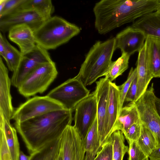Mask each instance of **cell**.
<instances>
[{
  "instance_id": "cell-1",
  "label": "cell",
  "mask_w": 160,
  "mask_h": 160,
  "mask_svg": "<svg viewBox=\"0 0 160 160\" xmlns=\"http://www.w3.org/2000/svg\"><path fill=\"white\" fill-rule=\"evenodd\" d=\"M160 7V0H101L93 8L95 28L99 33L105 34Z\"/></svg>"
},
{
  "instance_id": "cell-2",
  "label": "cell",
  "mask_w": 160,
  "mask_h": 160,
  "mask_svg": "<svg viewBox=\"0 0 160 160\" xmlns=\"http://www.w3.org/2000/svg\"><path fill=\"white\" fill-rule=\"evenodd\" d=\"M72 119V112L63 109L15 122V126L31 155L60 138Z\"/></svg>"
},
{
  "instance_id": "cell-3",
  "label": "cell",
  "mask_w": 160,
  "mask_h": 160,
  "mask_svg": "<svg viewBox=\"0 0 160 160\" xmlns=\"http://www.w3.org/2000/svg\"><path fill=\"white\" fill-rule=\"evenodd\" d=\"M116 49L115 37L96 42L86 55L76 78L86 87L104 76L112 61Z\"/></svg>"
},
{
  "instance_id": "cell-4",
  "label": "cell",
  "mask_w": 160,
  "mask_h": 160,
  "mask_svg": "<svg viewBox=\"0 0 160 160\" xmlns=\"http://www.w3.org/2000/svg\"><path fill=\"white\" fill-rule=\"evenodd\" d=\"M81 30L76 25L56 16L45 20L34 34L37 44L48 50L67 42Z\"/></svg>"
},
{
  "instance_id": "cell-5",
  "label": "cell",
  "mask_w": 160,
  "mask_h": 160,
  "mask_svg": "<svg viewBox=\"0 0 160 160\" xmlns=\"http://www.w3.org/2000/svg\"><path fill=\"white\" fill-rule=\"evenodd\" d=\"M58 74L55 64L52 61L42 64L34 69L24 79L18 88L25 97L45 92Z\"/></svg>"
},
{
  "instance_id": "cell-6",
  "label": "cell",
  "mask_w": 160,
  "mask_h": 160,
  "mask_svg": "<svg viewBox=\"0 0 160 160\" xmlns=\"http://www.w3.org/2000/svg\"><path fill=\"white\" fill-rule=\"evenodd\" d=\"M89 94L90 90L74 77L52 90L47 96L72 112L78 104Z\"/></svg>"
},
{
  "instance_id": "cell-7",
  "label": "cell",
  "mask_w": 160,
  "mask_h": 160,
  "mask_svg": "<svg viewBox=\"0 0 160 160\" xmlns=\"http://www.w3.org/2000/svg\"><path fill=\"white\" fill-rule=\"evenodd\" d=\"M156 95L153 84L148 88L135 103L142 124L154 135L157 148L160 147V117L156 110L155 103Z\"/></svg>"
},
{
  "instance_id": "cell-8",
  "label": "cell",
  "mask_w": 160,
  "mask_h": 160,
  "mask_svg": "<svg viewBox=\"0 0 160 160\" xmlns=\"http://www.w3.org/2000/svg\"><path fill=\"white\" fill-rule=\"evenodd\" d=\"M64 109L48 96H35L28 99L14 111L11 119L21 122L52 111Z\"/></svg>"
},
{
  "instance_id": "cell-9",
  "label": "cell",
  "mask_w": 160,
  "mask_h": 160,
  "mask_svg": "<svg viewBox=\"0 0 160 160\" xmlns=\"http://www.w3.org/2000/svg\"><path fill=\"white\" fill-rule=\"evenodd\" d=\"M52 61L48 50L37 44L32 51L22 56L17 68L13 72L12 84L18 88L26 77L35 68Z\"/></svg>"
},
{
  "instance_id": "cell-10",
  "label": "cell",
  "mask_w": 160,
  "mask_h": 160,
  "mask_svg": "<svg viewBox=\"0 0 160 160\" xmlns=\"http://www.w3.org/2000/svg\"><path fill=\"white\" fill-rule=\"evenodd\" d=\"M75 110L74 126L83 141L97 117V102L95 91L79 102Z\"/></svg>"
},
{
  "instance_id": "cell-11",
  "label": "cell",
  "mask_w": 160,
  "mask_h": 160,
  "mask_svg": "<svg viewBox=\"0 0 160 160\" xmlns=\"http://www.w3.org/2000/svg\"><path fill=\"white\" fill-rule=\"evenodd\" d=\"M45 21L42 17L34 10L18 8L11 13L0 18V32L5 33L12 27L22 24L28 26L34 31Z\"/></svg>"
},
{
  "instance_id": "cell-12",
  "label": "cell",
  "mask_w": 160,
  "mask_h": 160,
  "mask_svg": "<svg viewBox=\"0 0 160 160\" xmlns=\"http://www.w3.org/2000/svg\"><path fill=\"white\" fill-rule=\"evenodd\" d=\"M60 149L63 160H84L83 141L74 126H68L63 131L61 137Z\"/></svg>"
},
{
  "instance_id": "cell-13",
  "label": "cell",
  "mask_w": 160,
  "mask_h": 160,
  "mask_svg": "<svg viewBox=\"0 0 160 160\" xmlns=\"http://www.w3.org/2000/svg\"><path fill=\"white\" fill-rule=\"evenodd\" d=\"M110 81L104 78L96 82L95 90L97 102L98 131L101 147L106 142L105 124L109 99Z\"/></svg>"
},
{
  "instance_id": "cell-14",
  "label": "cell",
  "mask_w": 160,
  "mask_h": 160,
  "mask_svg": "<svg viewBox=\"0 0 160 160\" xmlns=\"http://www.w3.org/2000/svg\"><path fill=\"white\" fill-rule=\"evenodd\" d=\"M147 37L142 31L132 27H128L119 32L115 37L116 49L122 53L130 56L139 52L144 46Z\"/></svg>"
},
{
  "instance_id": "cell-15",
  "label": "cell",
  "mask_w": 160,
  "mask_h": 160,
  "mask_svg": "<svg viewBox=\"0 0 160 160\" xmlns=\"http://www.w3.org/2000/svg\"><path fill=\"white\" fill-rule=\"evenodd\" d=\"M11 80L8 71L1 56L0 58V115L10 121L14 112L10 88Z\"/></svg>"
},
{
  "instance_id": "cell-16",
  "label": "cell",
  "mask_w": 160,
  "mask_h": 160,
  "mask_svg": "<svg viewBox=\"0 0 160 160\" xmlns=\"http://www.w3.org/2000/svg\"><path fill=\"white\" fill-rule=\"evenodd\" d=\"M8 32L9 39L18 45L22 56L32 51L37 44L33 31L26 24L14 26Z\"/></svg>"
},
{
  "instance_id": "cell-17",
  "label": "cell",
  "mask_w": 160,
  "mask_h": 160,
  "mask_svg": "<svg viewBox=\"0 0 160 160\" xmlns=\"http://www.w3.org/2000/svg\"><path fill=\"white\" fill-rule=\"evenodd\" d=\"M137 90L134 102L138 100L148 88V85L153 77L150 71L148 58L147 46H144L138 52L137 61Z\"/></svg>"
},
{
  "instance_id": "cell-18",
  "label": "cell",
  "mask_w": 160,
  "mask_h": 160,
  "mask_svg": "<svg viewBox=\"0 0 160 160\" xmlns=\"http://www.w3.org/2000/svg\"><path fill=\"white\" fill-rule=\"evenodd\" d=\"M119 88L115 83L110 82L108 101L105 124L106 142L112 133L119 114Z\"/></svg>"
},
{
  "instance_id": "cell-19",
  "label": "cell",
  "mask_w": 160,
  "mask_h": 160,
  "mask_svg": "<svg viewBox=\"0 0 160 160\" xmlns=\"http://www.w3.org/2000/svg\"><path fill=\"white\" fill-rule=\"evenodd\" d=\"M131 26L142 31L147 37L160 39V13L158 10L138 18Z\"/></svg>"
},
{
  "instance_id": "cell-20",
  "label": "cell",
  "mask_w": 160,
  "mask_h": 160,
  "mask_svg": "<svg viewBox=\"0 0 160 160\" xmlns=\"http://www.w3.org/2000/svg\"><path fill=\"white\" fill-rule=\"evenodd\" d=\"M139 119V113L135 102H130L123 107L120 111L113 132L119 130L123 133L130 126Z\"/></svg>"
},
{
  "instance_id": "cell-21",
  "label": "cell",
  "mask_w": 160,
  "mask_h": 160,
  "mask_svg": "<svg viewBox=\"0 0 160 160\" xmlns=\"http://www.w3.org/2000/svg\"><path fill=\"white\" fill-rule=\"evenodd\" d=\"M149 67L153 78H160V39L147 37L145 41Z\"/></svg>"
},
{
  "instance_id": "cell-22",
  "label": "cell",
  "mask_w": 160,
  "mask_h": 160,
  "mask_svg": "<svg viewBox=\"0 0 160 160\" xmlns=\"http://www.w3.org/2000/svg\"><path fill=\"white\" fill-rule=\"evenodd\" d=\"M0 116V129L4 134L12 160H19L20 151L16 129L10 124V121Z\"/></svg>"
},
{
  "instance_id": "cell-23",
  "label": "cell",
  "mask_w": 160,
  "mask_h": 160,
  "mask_svg": "<svg viewBox=\"0 0 160 160\" xmlns=\"http://www.w3.org/2000/svg\"><path fill=\"white\" fill-rule=\"evenodd\" d=\"M85 151L84 160H93L101 148L98 131L97 117L83 140Z\"/></svg>"
},
{
  "instance_id": "cell-24",
  "label": "cell",
  "mask_w": 160,
  "mask_h": 160,
  "mask_svg": "<svg viewBox=\"0 0 160 160\" xmlns=\"http://www.w3.org/2000/svg\"><path fill=\"white\" fill-rule=\"evenodd\" d=\"M34 10L45 20L52 17L54 8L51 0H25L18 8Z\"/></svg>"
},
{
  "instance_id": "cell-25",
  "label": "cell",
  "mask_w": 160,
  "mask_h": 160,
  "mask_svg": "<svg viewBox=\"0 0 160 160\" xmlns=\"http://www.w3.org/2000/svg\"><path fill=\"white\" fill-rule=\"evenodd\" d=\"M61 137L30 155L29 160H55L60 149Z\"/></svg>"
},
{
  "instance_id": "cell-26",
  "label": "cell",
  "mask_w": 160,
  "mask_h": 160,
  "mask_svg": "<svg viewBox=\"0 0 160 160\" xmlns=\"http://www.w3.org/2000/svg\"><path fill=\"white\" fill-rule=\"evenodd\" d=\"M130 56L125 53H122L121 56L114 61H112L105 74V78L111 82L122 74L128 68Z\"/></svg>"
},
{
  "instance_id": "cell-27",
  "label": "cell",
  "mask_w": 160,
  "mask_h": 160,
  "mask_svg": "<svg viewBox=\"0 0 160 160\" xmlns=\"http://www.w3.org/2000/svg\"><path fill=\"white\" fill-rule=\"evenodd\" d=\"M125 137L121 130L115 131L111 134L109 139L111 141L113 148V159L123 160L124 156L129 150V147L125 144Z\"/></svg>"
},
{
  "instance_id": "cell-28",
  "label": "cell",
  "mask_w": 160,
  "mask_h": 160,
  "mask_svg": "<svg viewBox=\"0 0 160 160\" xmlns=\"http://www.w3.org/2000/svg\"><path fill=\"white\" fill-rule=\"evenodd\" d=\"M137 142L140 149L148 157L157 148L156 141L154 135L142 123L141 135Z\"/></svg>"
},
{
  "instance_id": "cell-29",
  "label": "cell",
  "mask_w": 160,
  "mask_h": 160,
  "mask_svg": "<svg viewBox=\"0 0 160 160\" xmlns=\"http://www.w3.org/2000/svg\"><path fill=\"white\" fill-rule=\"evenodd\" d=\"M22 56L20 51L11 45L7 40L5 60L9 70L14 72L17 68Z\"/></svg>"
},
{
  "instance_id": "cell-30",
  "label": "cell",
  "mask_w": 160,
  "mask_h": 160,
  "mask_svg": "<svg viewBox=\"0 0 160 160\" xmlns=\"http://www.w3.org/2000/svg\"><path fill=\"white\" fill-rule=\"evenodd\" d=\"M136 68H131L126 81L122 85L119 86V113L123 107L124 100L130 86L137 76Z\"/></svg>"
},
{
  "instance_id": "cell-31",
  "label": "cell",
  "mask_w": 160,
  "mask_h": 160,
  "mask_svg": "<svg viewBox=\"0 0 160 160\" xmlns=\"http://www.w3.org/2000/svg\"><path fill=\"white\" fill-rule=\"evenodd\" d=\"M129 144L128 160H149V157L139 148L137 141H130Z\"/></svg>"
},
{
  "instance_id": "cell-32",
  "label": "cell",
  "mask_w": 160,
  "mask_h": 160,
  "mask_svg": "<svg viewBox=\"0 0 160 160\" xmlns=\"http://www.w3.org/2000/svg\"><path fill=\"white\" fill-rule=\"evenodd\" d=\"M142 124V122L140 118L123 133L128 142L130 141H138L141 133Z\"/></svg>"
},
{
  "instance_id": "cell-33",
  "label": "cell",
  "mask_w": 160,
  "mask_h": 160,
  "mask_svg": "<svg viewBox=\"0 0 160 160\" xmlns=\"http://www.w3.org/2000/svg\"><path fill=\"white\" fill-rule=\"evenodd\" d=\"M112 144L109 139L102 146L93 160H112Z\"/></svg>"
},
{
  "instance_id": "cell-34",
  "label": "cell",
  "mask_w": 160,
  "mask_h": 160,
  "mask_svg": "<svg viewBox=\"0 0 160 160\" xmlns=\"http://www.w3.org/2000/svg\"><path fill=\"white\" fill-rule=\"evenodd\" d=\"M25 1V0H7L3 9L0 12V18L14 12Z\"/></svg>"
},
{
  "instance_id": "cell-35",
  "label": "cell",
  "mask_w": 160,
  "mask_h": 160,
  "mask_svg": "<svg viewBox=\"0 0 160 160\" xmlns=\"http://www.w3.org/2000/svg\"><path fill=\"white\" fill-rule=\"evenodd\" d=\"M0 160H12L3 131L0 129Z\"/></svg>"
},
{
  "instance_id": "cell-36",
  "label": "cell",
  "mask_w": 160,
  "mask_h": 160,
  "mask_svg": "<svg viewBox=\"0 0 160 160\" xmlns=\"http://www.w3.org/2000/svg\"><path fill=\"white\" fill-rule=\"evenodd\" d=\"M137 90V76L132 82L126 96L124 102H134Z\"/></svg>"
},
{
  "instance_id": "cell-37",
  "label": "cell",
  "mask_w": 160,
  "mask_h": 160,
  "mask_svg": "<svg viewBox=\"0 0 160 160\" xmlns=\"http://www.w3.org/2000/svg\"><path fill=\"white\" fill-rule=\"evenodd\" d=\"M7 39L5 36L0 32V55L4 59L5 58Z\"/></svg>"
},
{
  "instance_id": "cell-38",
  "label": "cell",
  "mask_w": 160,
  "mask_h": 160,
  "mask_svg": "<svg viewBox=\"0 0 160 160\" xmlns=\"http://www.w3.org/2000/svg\"><path fill=\"white\" fill-rule=\"evenodd\" d=\"M149 160H160V147L156 148L149 156Z\"/></svg>"
},
{
  "instance_id": "cell-39",
  "label": "cell",
  "mask_w": 160,
  "mask_h": 160,
  "mask_svg": "<svg viewBox=\"0 0 160 160\" xmlns=\"http://www.w3.org/2000/svg\"><path fill=\"white\" fill-rule=\"evenodd\" d=\"M155 103L157 112L160 117V99L156 96Z\"/></svg>"
},
{
  "instance_id": "cell-40",
  "label": "cell",
  "mask_w": 160,
  "mask_h": 160,
  "mask_svg": "<svg viewBox=\"0 0 160 160\" xmlns=\"http://www.w3.org/2000/svg\"><path fill=\"white\" fill-rule=\"evenodd\" d=\"M30 158V155L29 156L26 155L22 151H20L19 156V160H29Z\"/></svg>"
},
{
  "instance_id": "cell-41",
  "label": "cell",
  "mask_w": 160,
  "mask_h": 160,
  "mask_svg": "<svg viewBox=\"0 0 160 160\" xmlns=\"http://www.w3.org/2000/svg\"><path fill=\"white\" fill-rule=\"evenodd\" d=\"M7 0H0V12L3 9Z\"/></svg>"
},
{
  "instance_id": "cell-42",
  "label": "cell",
  "mask_w": 160,
  "mask_h": 160,
  "mask_svg": "<svg viewBox=\"0 0 160 160\" xmlns=\"http://www.w3.org/2000/svg\"><path fill=\"white\" fill-rule=\"evenodd\" d=\"M55 160H63L62 152L60 149Z\"/></svg>"
},
{
  "instance_id": "cell-43",
  "label": "cell",
  "mask_w": 160,
  "mask_h": 160,
  "mask_svg": "<svg viewBox=\"0 0 160 160\" xmlns=\"http://www.w3.org/2000/svg\"><path fill=\"white\" fill-rule=\"evenodd\" d=\"M157 10L160 13V7Z\"/></svg>"
},
{
  "instance_id": "cell-44",
  "label": "cell",
  "mask_w": 160,
  "mask_h": 160,
  "mask_svg": "<svg viewBox=\"0 0 160 160\" xmlns=\"http://www.w3.org/2000/svg\"><path fill=\"white\" fill-rule=\"evenodd\" d=\"M112 160H114V159H112Z\"/></svg>"
},
{
  "instance_id": "cell-45",
  "label": "cell",
  "mask_w": 160,
  "mask_h": 160,
  "mask_svg": "<svg viewBox=\"0 0 160 160\" xmlns=\"http://www.w3.org/2000/svg\"></svg>"
}]
</instances>
